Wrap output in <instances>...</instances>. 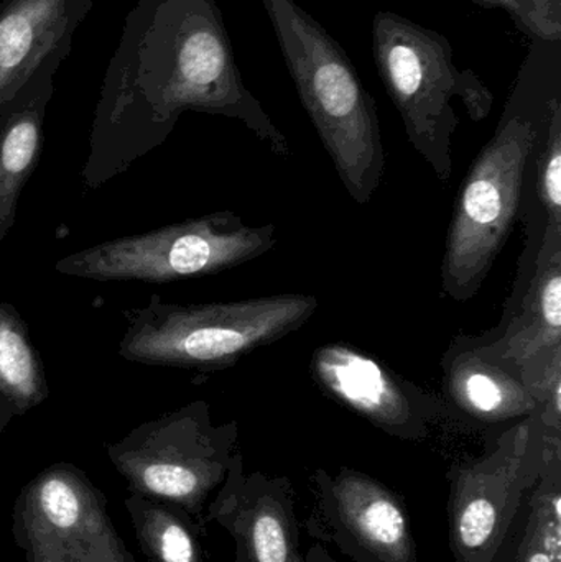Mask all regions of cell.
<instances>
[{"instance_id": "obj_12", "label": "cell", "mask_w": 561, "mask_h": 562, "mask_svg": "<svg viewBox=\"0 0 561 562\" xmlns=\"http://www.w3.org/2000/svg\"><path fill=\"white\" fill-rule=\"evenodd\" d=\"M448 412L470 425L519 422L537 402L517 373L478 352L471 336L455 337L441 357Z\"/></svg>"}, {"instance_id": "obj_4", "label": "cell", "mask_w": 561, "mask_h": 562, "mask_svg": "<svg viewBox=\"0 0 561 562\" xmlns=\"http://www.w3.org/2000/svg\"><path fill=\"white\" fill-rule=\"evenodd\" d=\"M372 56L412 147L438 180H450L460 124L451 101L460 99L471 121L483 122L493 111V92L476 72L458 68L447 36L395 12L375 13Z\"/></svg>"}, {"instance_id": "obj_5", "label": "cell", "mask_w": 561, "mask_h": 562, "mask_svg": "<svg viewBox=\"0 0 561 562\" xmlns=\"http://www.w3.org/2000/svg\"><path fill=\"white\" fill-rule=\"evenodd\" d=\"M561 441L547 436L536 412L501 432L481 458L451 465L448 541L455 562H504L529 495Z\"/></svg>"}, {"instance_id": "obj_15", "label": "cell", "mask_w": 561, "mask_h": 562, "mask_svg": "<svg viewBox=\"0 0 561 562\" xmlns=\"http://www.w3.org/2000/svg\"><path fill=\"white\" fill-rule=\"evenodd\" d=\"M504 562H561V458L550 462L529 495Z\"/></svg>"}, {"instance_id": "obj_14", "label": "cell", "mask_w": 561, "mask_h": 562, "mask_svg": "<svg viewBox=\"0 0 561 562\" xmlns=\"http://www.w3.org/2000/svg\"><path fill=\"white\" fill-rule=\"evenodd\" d=\"M42 151L38 112H13L0 122V243L15 223L20 193Z\"/></svg>"}, {"instance_id": "obj_2", "label": "cell", "mask_w": 561, "mask_h": 562, "mask_svg": "<svg viewBox=\"0 0 561 562\" xmlns=\"http://www.w3.org/2000/svg\"><path fill=\"white\" fill-rule=\"evenodd\" d=\"M287 69L343 187L368 204L381 187L385 155L378 105L355 63L295 0H260Z\"/></svg>"}, {"instance_id": "obj_8", "label": "cell", "mask_w": 561, "mask_h": 562, "mask_svg": "<svg viewBox=\"0 0 561 562\" xmlns=\"http://www.w3.org/2000/svg\"><path fill=\"white\" fill-rule=\"evenodd\" d=\"M310 537L352 562H420L404 497L366 472L325 469L312 477Z\"/></svg>"}, {"instance_id": "obj_9", "label": "cell", "mask_w": 561, "mask_h": 562, "mask_svg": "<svg viewBox=\"0 0 561 562\" xmlns=\"http://www.w3.org/2000/svg\"><path fill=\"white\" fill-rule=\"evenodd\" d=\"M316 385L392 438L420 442L447 416V403L435 393L346 342H329L312 353Z\"/></svg>"}, {"instance_id": "obj_7", "label": "cell", "mask_w": 561, "mask_h": 562, "mask_svg": "<svg viewBox=\"0 0 561 562\" xmlns=\"http://www.w3.org/2000/svg\"><path fill=\"white\" fill-rule=\"evenodd\" d=\"M237 436L236 422L213 425L210 403L198 400L142 426L114 454L147 491L200 514L207 495L226 481Z\"/></svg>"}, {"instance_id": "obj_13", "label": "cell", "mask_w": 561, "mask_h": 562, "mask_svg": "<svg viewBox=\"0 0 561 562\" xmlns=\"http://www.w3.org/2000/svg\"><path fill=\"white\" fill-rule=\"evenodd\" d=\"M48 396L42 357L12 304L0 303V400L25 413Z\"/></svg>"}, {"instance_id": "obj_10", "label": "cell", "mask_w": 561, "mask_h": 562, "mask_svg": "<svg viewBox=\"0 0 561 562\" xmlns=\"http://www.w3.org/2000/svg\"><path fill=\"white\" fill-rule=\"evenodd\" d=\"M471 340L478 352L517 373L530 393L561 366V233L546 231L532 279L509 319Z\"/></svg>"}, {"instance_id": "obj_21", "label": "cell", "mask_w": 561, "mask_h": 562, "mask_svg": "<svg viewBox=\"0 0 561 562\" xmlns=\"http://www.w3.org/2000/svg\"><path fill=\"white\" fill-rule=\"evenodd\" d=\"M305 562H338L323 544L315 543L305 553Z\"/></svg>"}, {"instance_id": "obj_17", "label": "cell", "mask_w": 561, "mask_h": 562, "mask_svg": "<svg viewBox=\"0 0 561 562\" xmlns=\"http://www.w3.org/2000/svg\"><path fill=\"white\" fill-rule=\"evenodd\" d=\"M478 3L506 9L530 38L561 42V0H478Z\"/></svg>"}, {"instance_id": "obj_6", "label": "cell", "mask_w": 561, "mask_h": 562, "mask_svg": "<svg viewBox=\"0 0 561 562\" xmlns=\"http://www.w3.org/2000/svg\"><path fill=\"white\" fill-rule=\"evenodd\" d=\"M277 227L247 226L233 211L105 240L58 260L61 276L96 281H170L214 276L253 262L277 246Z\"/></svg>"}, {"instance_id": "obj_11", "label": "cell", "mask_w": 561, "mask_h": 562, "mask_svg": "<svg viewBox=\"0 0 561 562\" xmlns=\"http://www.w3.org/2000/svg\"><path fill=\"white\" fill-rule=\"evenodd\" d=\"M295 498L289 479L246 472L236 452L210 518L229 531L236 562H305Z\"/></svg>"}, {"instance_id": "obj_18", "label": "cell", "mask_w": 561, "mask_h": 562, "mask_svg": "<svg viewBox=\"0 0 561 562\" xmlns=\"http://www.w3.org/2000/svg\"><path fill=\"white\" fill-rule=\"evenodd\" d=\"M38 492L43 517L53 527L66 530V528L72 527L81 517L82 502L79 498L78 488L69 481L68 475H46L42 485H40Z\"/></svg>"}, {"instance_id": "obj_3", "label": "cell", "mask_w": 561, "mask_h": 562, "mask_svg": "<svg viewBox=\"0 0 561 562\" xmlns=\"http://www.w3.org/2000/svg\"><path fill=\"white\" fill-rule=\"evenodd\" d=\"M315 294L280 293L223 303H167L154 294L127 313L119 353L144 366L216 372L305 326Z\"/></svg>"}, {"instance_id": "obj_22", "label": "cell", "mask_w": 561, "mask_h": 562, "mask_svg": "<svg viewBox=\"0 0 561 562\" xmlns=\"http://www.w3.org/2000/svg\"><path fill=\"white\" fill-rule=\"evenodd\" d=\"M471 2L478 3V0H471Z\"/></svg>"}, {"instance_id": "obj_19", "label": "cell", "mask_w": 561, "mask_h": 562, "mask_svg": "<svg viewBox=\"0 0 561 562\" xmlns=\"http://www.w3.org/2000/svg\"><path fill=\"white\" fill-rule=\"evenodd\" d=\"M155 547L161 562H204L193 531L178 518H161L155 527Z\"/></svg>"}, {"instance_id": "obj_1", "label": "cell", "mask_w": 561, "mask_h": 562, "mask_svg": "<svg viewBox=\"0 0 561 562\" xmlns=\"http://www.w3.org/2000/svg\"><path fill=\"white\" fill-rule=\"evenodd\" d=\"M561 102V42L530 38L500 124L455 200L441 260V294L473 300L519 220L524 184Z\"/></svg>"}, {"instance_id": "obj_20", "label": "cell", "mask_w": 561, "mask_h": 562, "mask_svg": "<svg viewBox=\"0 0 561 562\" xmlns=\"http://www.w3.org/2000/svg\"><path fill=\"white\" fill-rule=\"evenodd\" d=\"M32 25L23 13H10L0 22V68H15L29 55Z\"/></svg>"}, {"instance_id": "obj_16", "label": "cell", "mask_w": 561, "mask_h": 562, "mask_svg": "<svg viewBox=\"0 0 561 562\" xmlns=\"http://www.w3.org/2000/svg\"><path fill=\"white\" fill-rule=\"evenodd\" d=\"M526 188L542 210L546 231L561 233V102L553 109L549 127L527 175Z\"/></svg>"}]
</instances>
